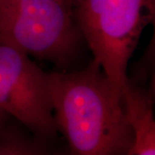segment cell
I'll use <instances>...</instances> for the list:
<instances>
[{"instance_id": "obj_1", "label": "cell", "mask_w": 155, "mask_h": 155, "mask_svg": "<svg viewBox=\"0 0 155 155\" xmlns=\"http://www.w3.org/2000/svg\"><path fill=\"white\" fill-rule=\"evenodd\" d=\"M53 115L68 155H127L134 134L122 97L94 60L73 72H49Z\"/></svg>"}, {"instance_id": "obj_2", "label": "cell", "mask_w": 155, "mask_h": 155, "mask_svg": "<svg viewBox=\"0 0 155 155\" xmlns=\"http://www.w3.org/2000/svg\"><path fill=\"white\" fill-rule=\"evenodd\" d=\"M72 12L93 60L122 97L129 59L154 21L155 0H74Z\"/></svg>"}, {"instance_id": "obj_3", "label": "cell", "mask_w": 155, "mask_h": 155, "mask_svg": "<svg viewBox=\"0 0 155 155\" xmlns=\"http://www.w3.org/2000/svg\"><path fill=\"white\" fill-rule=\"evenodd\" d=\"M0 42L67 70L85 41L61 0H0Z\"/></svg>"}, {"instance_id": "obj_4", "label": "cell", "mask_w": 155, "mask_h": 155, "mask_svg": "<svg viewBox=\"0 0 155 155\" xmlns=\"http://www.w3.org/2000/svg\"><path fill=\"white\" fill-rule=\"evenodd\" d=\"M0 110L32 133L58 138L49 73L18 48L0 42Z\"/></svg>"}, {"instance_id": "obj_5", "label": "cell", "mask_w": 155, "mask_h": 155, "mask_svg": "<svg viewBox=\"0 0 155 155\" xmlns=\"http://www.w3.org/2000/svg\"><path fill=\"white\" fill-rule=\"evenodd\" d=\"M122 100L133 130V155H155V120L151 92L129 78L122 91Z\"/></svg>"}, {"instance_id": "obj_6", "label": "cell", "mask_w": 155, "mask_h": 155, "mask_svg": "<svg viewBox=\"0 0 155 155\" xmlns=\"http://www.w3.org/2000/svg\"><path fill=\"white\" fill-rule=\"evenodd\" d=\"M57 139L35 134L11 118L0 128V155H68Z\"/></svg>"}, {"instance_id": "obj_7", "label": "cell", "mask_w": 155, "mask_h": 155, "mask_svg": "<svg viewBox=\"0 0 155 155\" xmlns=\"http://www.w3.org/2000/svg\"><path fill=\"white\" fill-rule=\"evenodd\" d=\"M11 118V116H9L7 113H5V111H3L2 110H0V128L3 127Z\"/></svg>"}, {"instance_id": "obj_8", "label": "cell", "mask_w": 155, "mask_h": 155, "mask_svg": "<svg viewBox=\"0 0 155 155\" xmlns=\"http://www.w3.org/2000/svg\"><path fill=\"white\" fill-rule=\"evenodd\" d=\"M61 1H62V2H64V3H66V4H67V5H69L72 6V3L74 2V0H61Z\"/></svg>"}, {"instance_id": "obj_9", "label": "cell", "mask_w": 155, "mask_h": 155, "mask_svg": "<svg viewBox=\"0 0 155 155\" xmlns=\"http://www.w3.org/2000/svg\"><path fill=\"white\" fill-rule=\"evenodd\" d=\"M127 155H133V153H132V152L130 151V152H129V153H127Z\"/></svg>"}]
</instances>
